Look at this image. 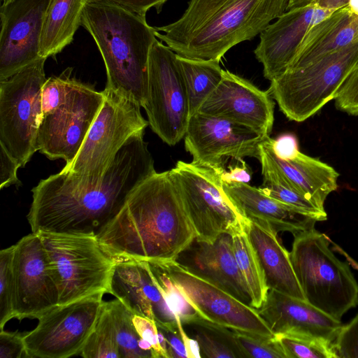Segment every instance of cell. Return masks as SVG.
Instances as JSON below:
<instances>
[{
	"label": "cell",
	"mask_w": 358,
	"mask_h": 358,
	"mask_svg": "<svg viewBox=\"0 0 358 358\" xmlns=\"http://www.w3.org/2000/svg\"><path fill=\"white\" fill-rule=\"evenodd\" d=\"M79 355L85 358H122L105 301L95 327Z\"/></svg>",
	"instance_id": "cell-34"
},
{
	"label": "cell",
	"mask_w": 358,
	"mask_h": 358,
	"mask_svg": "<svg viewBox=\"0 0 358 358\" xmlns=\"http://www.w3.org/2000/svg\"><path fill=\"white\" fill-rule=\"evenodd\" d=\"M143 136L140 131L127 141L98 185L73 189L60 173L41 180L31 189V232L96 236L132 192L156 173Z\"/></svg>",
	"instance_id": "cell-1"
},
{
	"label": "cell",
	"mask_w": 358,
	"mask_h": 358,
	"mask_svg": "<svg viewBox=\"0 0 358 358\" xmlns=\"http://www.w3.org/2000/svg\"><path fill=\"white\" fill-rule=\"evenodd\" d=\"M231 235L235 258L251 296V306L258 309L269 290L264 270L245 229Z\"/></svg>",
	"instance_id": "cell-31"
},
{
	"label": "cell",
	"mask_w": 358,
	"mask_h": 358,
	"mask_svg": "<svg viewBox=\"0 0 358 358\" xmlns=\"http://www.w3.org/2000/svg\"><path fill=\"white\" fill-rule=\"evenodd\" d=\"M159 262L201 317L232 330L274 336L257 309L189 271L176 260Z\"/></svg>",
	"instance_id": "cell-14"
},
{
	"label": "cell",
	"mask_w": 358,
	"mask_h": 358,
	"mask_svg": "<svg viewBox=\"0 0 358 358\" xmlns=\"http://www.w3.org/2000/svg\"><path fill=\"white\" fill-rule=\"evenodd\" d=\"M104 101L103 92L74 78L65 101L42 115L36 151L50 159H63L69 166L76 157Z\"/></svg>",
	"instance_id": "cell-12"
},
{
	"label": "cell",
	"mask_w": 358,
	"mask_h": 358,
	"mask_svg": "<svg viewBox=\"0 0 358 358\" xmlns=\"http://www.w3.org/2000/svg\"><path fill=\"white\" fill-rule=\"evenodd\" d=\"M266 137L245 125L199 112L190 117L184 136L192 162L213 169H223L227 157L259 159Z\"/></svg>",
	"instance_id": "cell-15"
},
{
	"label": "cell",
	"mask_w": 358,
	"mask_h": 358,
	"mask_svg": "<svg viewBox=\"0 0 358 358\" xmlns=\"http://www.w3.org/2000/svg\"><path fill=\"white\" fill-rule=\"evenodd\" d=\"M275 103L268 91L229 71L198 112L223 117L269 136L274 121Z\"/></svg>",
	"instance_id": "cell-18"
},
{
	"label": "cell",
	"mask_w": 358,
	"mask_h": 358,
	"mask_svg": "<svg viewBox=\"0 0 358 358\" xmlns=\"http://www.w3.org/2000/svg\"><path fill=\"white\" fill-rule=\"evenodd\" d=\"M24 333L0 331V358H28Z\"/></svg>",
	"instance_id": "cell-41"
},
{
	"label": "cell",
	"mask_w": 358,
	"mask_h": 358,
	"mask_svg": "<svg viewBox=\"0 0 358 358\" xmlns=\"http://www.w3.org/2000/svg\"><path fill=\"white\" fill-rule=\"evenodd\" d=\"M224 192L245 218L268 223L277 232L287 231L294 236L312 228L315 219L297 213L288 206L270 197L259 188L243 182H223Z\"/></svg>",
	"instance_id": "cell-24"
},
{
	"label": "cell",
	"mask_w": 358,
	"mask_h": 358,
	"mask_svg": "<svg viewBox=\"0 0 358 358\" xmlns=\"http://www.w3.org/2000/svg\"><path fill=\"white\" fill-rule=\"evenodd\" d=\"M176 317L177 320L178 331L185 346L187 358L201 357L200 348L197 341L194 338L187 336L180 318L178 315H176Z\"/></svg>",
	"instance_id": "cell-47"
},
{
	"label": "cell",
	"mask_w": 358,
	"mask_h": 358,
	"mask_svg": "<svg viewBox=\"0 0 358 358\" xmlns=\"http://www.w3.org/2000/svg\"><path fill=\"white\" fill-rule=\"evenodd\" d=\"M313 0H287L286 10L310 5Z\"/></svg>",
	"instance_id": "cell-49"
},
{
	"label": "cell",
	"mask_w": 358,
	"mask_h": 358,
	"mask_svg": "<svg viewBox=\"0 0 358 358\" xmlns=\"http://www.w3.org/2000/svg\"><path fill=\"white\" fill-rule=\"evenodd\" d=\"M257 311L274 335L288 334L312 337L334 343L343 324L306 301L273 289Z\"/></svg>",
	"instance_id": "cell-22"
},
{
	"label": "cell",
	"mask_w": 358,
	"mask_h": 358,
	"mask_svg": "<svg viewBox=\"0 0 358 358\" xmlns=\"http://www.w3.org/2000/svg\"><path fill=\"white\" fill-rule=\"evenodd\" d=\"M157 327L163 333L167 344L168 358H187L185 344L178 329Z\"/></svg>",
	"instance_id": "cell-44"
},
{
	"label": "cell",
	"mask_w": 358,
	"mask_h": 358,
	"mask_svg": "<svg viewBox=\"0 0 358 358\" xmlns=\"http://www.w3.org/2000/svg\"><path fill=\"white\" fill-rule=\"evenodd\" d=\"M333 344L338 358H358V313L342 325Z\"/></svg>",
	"instance_id": "cell-39"
},
{
	"label": "cell",
	"mask_w": 358,
	"mask_h": 358,
	"mask_svg": "<svg viewBox=\"0 0 358 358\" xmlns=\"http://www.w3.org/2000/svg\"><path fill=\"white\" fill-rule=\"evenodd\" d=\"M358 64V41L271 81L268 92L290 120L303 122L335 99Z\"/></svg>",
	"instance_id": "cell-7"
},
{
	"label": "cell",
	"mask_w": 358,
	"mask_h": 358,
	"mask_svg": "<svg viewBox=\"0 0 358 358\" xmlns=\"http://www.w3.org/2000/svg\"><path fill=\"white\" fill-rule=\"evenodd\" d=\"M105 303L122 358H153L150 345L141 338L134 327V314L116 298Z\"/></svg>",
	"instance_id": "cell-32"
},
{
	"label": "cell",
	"mask_w": 358,
	"mask_h": 358,
	"mask_svg": "<svg viewBox=\"0 0 358 358\" xmlns=\"http://www.w3.org/2000/svg\"><path fill=\"white\" fill-rule=\"evenodd\" d=\"M223 169L178 161L169 171L171 180L196 231V238L213 243L223 233L244 229L246 218L224 191Z\"/></svg>",
	"instance_id": "cell-9"
},
{
	"label": "cell",
	"mask_w": 358,
	"mask_h": 358,
	"mask_svg": "<svg viewBox=\"0 0 358 358\" xmlns=\"http://www.w3.org/2000/svg\"><path fill=\"white\" fill-rule=\"evenodd\" d=\"M266 153L292 185L308 199L324 209V202L338 188L339 173L330 165L301 152L292 159L278 158L273 151L271 138L262 143Z\"/></svg>",
	"instance_id": "cell-26"
},
{
	"label": "cell",
	"mask_w": 358,
	"mask_h": 358,
	"mask_svg": "<svg viewBox=\"0 0 358 358\" xmlns=\"http://www.w3.org/2000/svg\"><path fill=\"white\" fill-rule=\"evenodd\" d=\"M0 189L11 185L20 184L17 171L20 166L17 161L0 145Z\"/></svg>",
	"instance_id": "cell-42"
},
{
	"label": "cell",
	"mask_w": 358,
	"mask_h": 358,
	"mask_svg": "<svg viewBox=\"0 0 358 358\" xmlns=\"http://www.w3.org/2000/svg\"><path fill=\"white\" fill-rule=\"evenodd\" d=\"M47 58L41 57L0 80V145L23 167L36 152Z\"/></svg>",
	"instance_id": "cell-10"
},
{
	"label": "cell",
	"mask_w": 358,
	"mask_h": 358,
	"mask_svg": "<svg viewBox=\"0 0 358 358\" xmlns=\"http://www.w3.org/2000/svg\"><path fill=\"white\" fill-rule=\"evenodd\" d=\"M143 108L150 128L164 143L175 145L184 138L190 118L185 81L176 53L157 39L150 52Z\"/></svg>",
	"instance_id": "cell-11"
},
{
	"label": "cell",
	"mask_w": 358,
	"mask_h": 358,
	"mask_svg": "<svg viewBox=\"0 0 358 358\" xmlns=\"http://www.w3.org/2000/svg\"><path fill=\"white\" fill-rule=\"evenodd\" d=\"M347 5L352 13L358 15V0H349Z\"/></svg>",
	"instance_id": "cell-50"
},
{
	"label": "cell",
	"mask_w": 358,
	"mask_h": 358,
	"mask_svg": "<svg viewBox=\"0 0 358 358\" xmlns=\"http://www.w3.org/2000/svg\"><path fill=\"white\" fill-rule=\"evenodd\" d=\"M259 160L263 176L259 189L264 193L292 208L297 213L312 217L317 222L327 220L325 209L320 208L299 192L273 164L262 145Z\"/></svg>",
	"instance_id": "cell-28"
},
{
	"label": "cell",
	"mask_w": 358,
	"mask_h": 358,
	"mask_svg": "<svg viewBox=\"0 0 358 358\" xmlns=\"http://www.w3.org/2000/svg\"><path fill=\"white\" fill-rule=\"evenodd\" d=\"M132 320L141 338L150 345L152 357L166 358L159 342L158 328L156 322L149 318L137 315H134Z\"/></svg>",
	"instance_id": "cell-40"
},
{
	"label": "cell",
	"mask_w": 358,
	"mask_h": 358,
	"mask_svg": "<svg viewBox=\"0 0 358 358\" xmlns=\"http://www.w3.org/2000/svg\"><path fill=\"white\" fill-rule=\"evenodd\" d=\"M50 1L13 0L1 5L0 80L41 58V36Z\"/></svg>",
	"instance_id": "cell-17"
},
{
	"label": "cell",
	"mask_w": 358,
	"mask_h": 358,
	"mask_svg": "<svg viewBox=\"0 0 358 358\" xmlns=\"http://www.w3.org/2000/svg\"><path fill=\"white\" fill-rule=\"evenodd\" d=\"M287 0H190L177 21L155 27L177 55L220 61L232 47L260 34L286 11Z\"/></svg>",
	"instance_id": "cell-3"
},
{
	"label": "cell",
	"mask_w": 358,
	"mask_h": 358,
	"mask_svg": "<svg viewBox=\"0 0 358 358\" xmlns=\"http://www.w3.org/2000/svg\"><path fill=\"white\" fill-rule=\"evenodd\" d=\"M15 317L38 319L59 305V290L38 234L31 232L14 245Z\"/></svg>",
	"instance_id": "cell-16"
},
{
	"label": "cell",
	"mask_w": 358,
	"mask_h": 358,
	"mask_svg": "<svg viewBox=\"0 0 358 358\" xmlns=\"http://www.w3.org/2000/svg\"><path fill=\"white\" fill-rule=\"evenodd\" d=\"M14 250L13 245L0 251V331L15 317Z\"/></svg>",
	"instance_id": "cell-36"
},
{
	"label": "cell",
	"mask_w": 358,
	"mask_h": 358,
	"mask_svg": "<svg viewBox=\"0 0 358 358\" xmlns=\"http://www.w3.org/2000/svg\"><path fill=\"white\" fill-rule=\"evenodd\" d=\"M358 41V15L348 5L334 10L305 35L288 69L305 66Z\"/></svg>",
	"instance_id": "cell-25"
},
{
	"label": "cell",
	"mask_w": 358,
	"mask_h": 358,
	"mask_svg": "<svg viewBox=\"0 0 358 358\" xmlns=\"http://www.w3.org/2000/svg\"><path fill=\"white\" fill-rule=\"evenodd\" d=\"M287 358H338L333 343L303 336L277 334Z\"/></svg>",
	"instance_id": "cell-35"
},
{
	"label": "cell",
	"mask_w": 358,
	"mask_h": 358,
	"mask_svg": "<svg viewBox=\"0 0 358 358\" xmlns=\"http://www.w3.org/2000/svg\"><path fill=\"white\" fill-rule=\"evenodd\" d=\"M138 15L145 16L146 13L151 8H155L157 13L162 10V8L167 0H104Z\"/></svg>",
	"instance_id": "cell-45"
},
{
	"label": "cell",
	"mask_w": 358,
	"mask_h": 358,
	"mask_svg": "<svg viewBox=\"0 0 358 358\" xmlns=\"http://www.w3.org/2000/svg\"><path fill=\"white\" fill-rule=\"evenodd\" d=\"M81 26L102 56L113 90L143 107L147 97L150 50L156 29L145 16L104 0H85Z\"/></svg>",
	"instance_id": "cell-4"
},
{
	"label": "cell",
	"mask_w": 358,
	"mask_h": 358,
	"mask_svg": "<svg viewBox=\"0 0 358 358\" xmlns=\"http://www.w3.org/2000/svg\"><path fill=\"white\" fill-rule=\"evenodd\" d=\"M182 324L187 327L192 337L197 341L201 357H248L232 329L210 322L200 315Z\"/></svg>",
	"instance_id": "cell-30"
},
{
	"label": "cell",
	"mask_w": 358,
	"mask_h": 358,
	"mask_svg": "<svg viewBox=\"0 0 358 358\" xmlns=\"http://www.w3.org/2000/svg\"><path fill=\"white\" fill-rule=\"evenodd\" d=\"M271 147L275 155L283 160L294 159L299 152L296 137L292 134H285L276 139L271 138Z\"/></svg>",
	"instance_id": "cell-43"
},
{
	"label": "cell",
	"mask_w": 358,
	"mask_h": 358,
	"mask_svg": "<svg viewBox=\"0 0 358 358\" xmlns=\"http://www.w3.org/2000/svg\"><path fill=\"white\" fill-rule=\"evenodd\" d=\"M11 1H13V0H1V1H2L1 5L6 4V3H8V2Z\"/></svg>",
	"instance_id": "cell-51"
},
{
	"label": "cell",
	"mask_w": 358,
	"mask_h": 358,
	"mask_svg": "<svg viewBox=\"0 0 358 358\" xmlns=\"http://www.w3.org/2000/svg\"><path fill=\"white\" fill-rule=\"evenodd\" d=\"M175 260L251 306V296L235 258L231 234L223 233L213 243L195 238Z\"/></svg>",
	"instance_id": "cell-21"
},
{
	"label": "cell",
	"mask_w": 358,
	"mask_h": 358,
	"mask_svg": "<svg viewBox=\"0 0 358 358\" xmlns=\"http://www.w3.org/2000/svg\"><path fill=\"white\" fill-rule=\"evenodd\" d=\"M103 92L102 106L76 157L59 172L73 189L98 185L122 147L149 124L137 103L110 90Z\"/></svg>",
	"instance_id": "cell-6"
},
{
	"label": "cell",
	"mask_w": 358,
	"mask_h": 358,
	"mask_svg": "<svg viewBox=\"0 0 358 358\" xmlns=\"http://www.w3.org/2000/svg\"><path fill=\"white\" fill-rule=\"evenodd\" d=\"M334 10L313 3L286 10L261 34L254 50L263 65L264 76L270 81L282 75L289 66L308 31Z\"/></svg>",
	"instance_id": "cell-19"
},
{
	"label": "cell",
	"mask_w": 358,
	"mask_h": 358,
	"mask_svg": "<svg viewBox=\"0 0 358 358\" xmlns=\"http://www.w3.org/2000/svg\"><path fill=\"white\" fill-rule=\"evenodd\" d=\"M348 1L349 0H313L312 3L322 8L336 10L345 6Z\"/></svg>",
	"instance_id": "cell-48"
},
{
	"label": "cell",
	"mask_w": 358,
	"mask_h": 358,
	"mask_svg": "<svg viewBox=\"0 0 358 358\" xmlns=\"http://www.w3.org/2000/svg\"><path fill=\"white\" fill-rule=\"evenodd\" d=\"M108 293L134 315L154 320L157 325L178 329L176 315L141 260L113 259Z\"/></svg>",
	"instance_id": "cell-20"
},
{
	"label": "cell",
	"mask_w": 358,
	"mask_h": 358,
	"mask_svg": "<svg viewBox=\"0 0 358 358\" xmlns=\"http://www.w3.org/2000/svg\"><path fill=\"white\" fill-rule=\"evenodd\" d=\"M175 315L182 324L199 316L158 260H141Z\"/></svg>",
	"instance_id": "cell-33"
},
{
	"label": "cell",
	"mask_w": 358,
	"mask_h": 358,
	"mask_svg": "<svg viewBox=\"0 0 358 358\" xmlns=\"http://www.w3.org/2000/svg\"><path fill=\"white\" fill-rule=\"evenodd\" d=\"M85 2V0L50 1L41 36V57H53L73 41L81 25Z\"/></svg>",
	"instance_id": "cell-27"
},
{
	"label": "cell",
	"mask_w": 358,
	"mask_h": 358,
	"mask_svg": "<svg viewBox=\"0 0 358 358\" xmlns=\"http://www.w3.org/2000/svg\"><path fill=\"white\" fill-rule=\"evenodd\" d=\"M334 100L338 110L358 116V64L345 80Z\"/></svg>",
	"instance_id": "cell-38"
},
{
	"label": "cell",
	"mask_w": 358,
	"mask_h": 358,
	"mask_svg": "<svg viewBox=\"0 0 358 358\" xmlns=\"http://www.w3.org/2000/svg\"><path fill=\"white\" fill-rule=\"evenodd\" d=\"M196 237L169 171L139 185L96 236L113 259L159 261L175 260Z\"/></svg>",
	"instance_id": "cell-2"
},
{
	"label": "cell",
	"mask_w": 358,
	"mask_h": 358,
	"mask_svg": "<svg viewBox=\"0 0 358 358\" xmlns=\"http://www.w3.org/2000/svg\"><path fill=\"white\" fill-rule=\"evenodd\" d=\"M59 290V305L98 293L108 294L114 259L96 236L37 233Z\"/></svg>",
	"instance_id": "cell-8"
},
{
	"label": "cell",
	"mask_w": 358,
	"mask_h": 358,
	"mask_svg": "<svg viewBox=\"0 0 358 358\" xmlns=\"http://www.w3.org/2000/svg\"><path fill=\"white\" fill-rule=\"evenodd\" d=\"M233 331L239 345L248 357L287 358L275 335L265 336L242 331Z\"/></svg>",
	"instance_id": "cell-37"
},
{
	"label": "cell",
	"mask_w": 358,
	"mask_h": 358,
	"mask_svg": "<svg viewBox=\"0 0 358 358\" xmlns=\"http://www.w3.org/2000/svg\"><path fill=\"white\" fill-rule=\"evenodd\" d=\"M292 264L306 301L341 320L358 305V283L348 263L329 248V239L314 228L294 236Z\"/></svg>",
	"instance_id": "cell-5"
},
{
	"label": "cell",
	"mask_w": 358,
	"mask_h": 358,
	"mask_svg": "<svg viewBox=\"0 0 358 358\" xmlns=\"http://www.w3.org/2000/svg\"><path fill=\"white\" fill-rule=\"evenodd\" d=\"M244 229L257 254L269 289L306 301L290 254L279 241L276 230L266 222L250 218H246Z\"/></svg>",
	"instance_id": "cell-23"
},
{
	"label": "cell",
	"mask_w": 358,
	"mask_h": 358,
	"mask_svg": "<svg viewBox=\"0 0 358 358\" xmlns=\"http://www.w3.org/2000/svg\"><path fill=\"white\" fill-rule=\"evenodd\" d=\"M223 182H243L248 183L251 180V173L245 162L242 166L230 167L229 172L225 171L222 174Z\"/></svg>",
	"instance_id": "cell-46"
},
{
	"label": "cell",
	"mask_w": 358,
	"mask_h": 358,
	"mask_svg": "<svg viewBox=\"0 0 358 358\" xmlns=\"http://www.w3.org/2000/svg\"><path fill=\"white\" fill-rule=\"evenodd\" d=\"M176 59L185 81L191 117L218 86L224 70L217 60L194 59L177 54Z\"/></svg>",
	"instance_id": "cell-29"
},
{
	"label": "cell",
	"mask_w": 358,
	"mask_h": 358,
	"mask_svg": "<svg viewBox=\"0 0 358 358\" xmlns=\"http://www.w3.org/2000/svg\"><path fill=\"white\" fill-rule=\"evenodd\" d=\"M103 294L98 293L57 305L41 315L36 327L24 333L29 358H66L79 355L95 327Z\"/></svg>",
	"instance_id": "cell-13"
}]
</instances>
